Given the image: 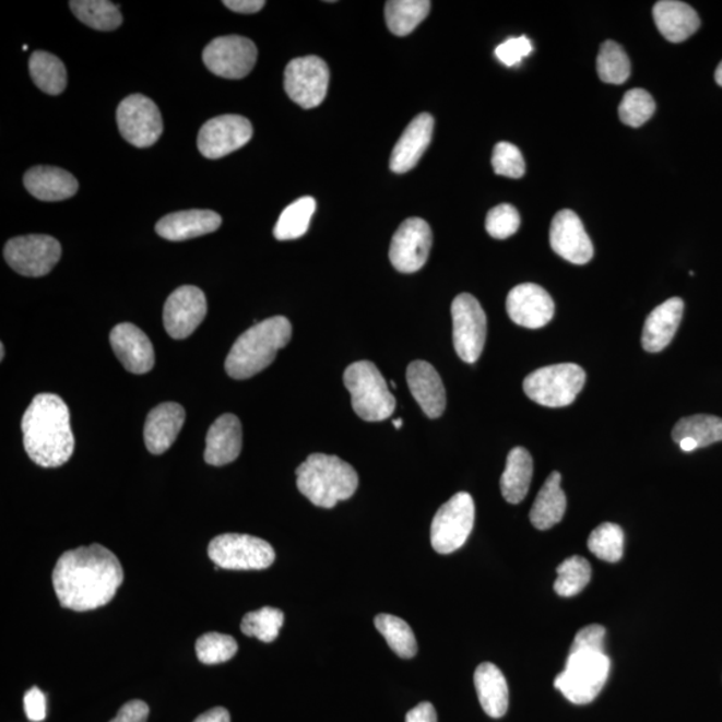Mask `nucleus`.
Here are the masks:
<instances>
[{
	"label": "nucleus",
	"instance_id": "obj_1",
	"mask_svg": "<svg viewBox=\"0 0 722 722\" xmlns=\"http://www.w3.org/2000/svg\"><path fill=\"white\" fill-rule=\"evenodd\" d=\"M122 582L121 563L99 543L63 553L52 571L59 604L74 612H91L109 604Z\"/></svg>",
	"mask_w": 722,
	"mask_h": 722
},
{
	"label": "nucleus",
	"instance_id": "obj_2",
	"mask_svg": "<svg viewBox=\"0 0 722 722\" xmlns=\"http://www.w3.org/2000/svg\"><path fill=\"white\" fill-rule=\"evenodd\" d=\"M22 433L27 455L40 467H61L73 455L75 439L70 411L61 396H35L23 415Z\"/></svg>",
	"mask_w": 722,
	"mask_h": 722
},
{
	"label": "nucleus",
	"instance_id": "obj_3",
	"mask_svg": "<svg viewBox=\"0 0 722 722\" xmlns=\"http://www.w3.org/2000/svg\"><path fill=\"white\" fill-rule=\"evenodd\" d=\"M292 326L284 316L261 321L236 340L225 360L230 378L246 380L264 371L277 352L291 342Z\"/></svg>",
	"mask_w": 722,
	"mask_h": 722
},
{
	"label": "nucleus",
	"instance_id": "obj_4",
	"mask_svg": "<svg viewBox=\"0 0 722 722\" xmlns=\"http://www.w3.org/2000/svg\"><path fill=\"white\" fill-rule=\"evenodd\" d=\"M298 490L315 506L332 509L359 486L354 467L335 455L312 453L296 470Z\"/></svg>",
	"mask_w": 722,
	"mask_h": 722
},
{
	"label": "nucleus",
	"instance_id": "obj_5",
	"mask_svg": "<svg viewBox=\"0 0 722 722\" xmlns=\"http://www.w3.org/2000/svg\"><path fill=\"white\" fill-rule=\"evenodd\" d=\"M344 384L351 393L352 407L363 421H386L396 409L383 375L371 362L351 364L344 372Z\"/></svg>",
	"mask_w": 722,
	"mask_h": 722
},
{
	"label": "nucleus",
	"instance_id": "obj_6",
	"mask_svg": "<svg viewBox=\"0 0 722 722\" xmlns=\"http://www.w3.org/2000/svg\"><path fill=\"white\" fill-rule=\"evenodd\" d=\"M611 672V660L605 653H570L563 673L555 678L554 686L568 700L584 706L601 694Z\"/></svg>",
	"mask_w": 722,
	"mask_h": 722
},
{
	"label": "nucleus",
	"instance_id": "obj_7",
	"mask_svg": "<svg viewBox=\"0 0 722 722\" xmlns=\"http://www.w3.org/2000/svg\"><path fill=\"white\" fill-rule=\"evenodd\" d=\"M587 374L577 364H555L530 374L523 381V390L534 403L559 409L575 402Z\"/></svg>",
	"mask_w": 722,
	"mask_h": 722
},
{
	"label": "nucleus",
	"instance_id": "obj_8",
	"mask_svg": "<svg viewBox=\"0 0 722 722\" xmlns=\"http://www.w3.org/2000/svg\"><path fill=\"white\" fill-rule=\"evenodd\" d=\"M208 554L214 565L226 570H264L276 559V553L267 541L236 533L213 538Z\"/></svg>",
	"mask_w": 722,
	"mask_h": 722
},
{
	"label": "nucleus",
	"instance_id": "obj_9",
	"mask_svg": "<svg viewBox=\"0 0 722 722\" xmlns=\"http://www.w3.org/2000/svg\"><path fill=\"white\" fill-rule=\"evenodd\" d=\"M475 522L474 499L459 493L440 507L431 524V545L439 554L459 551L469 540Z\"/></svg>",
	"mask_w": 722,
	"mask_h": 722
},
{
	"label": "nucleus",
	"instance_id": "obj_10",
	"mask_svg": "<svg viewBox=\"0 0 722 722\" xmlns=\"http://www.w3.org/2000/svg\"><path fill=\"white\" fill-rule=\"evenodd\" d=\"M453 347L461 359L474 364L485 348L487 318L480 301L473 295L455 297L451 307Z\"/></svg>",
	"mask_w": 722,
	"mask_h": 722
},
{
	"label": "nucleus",
	"instance_id": "obj_11",
	"mask_svg": "<svg viewBox=\"0 0 722 722\" xmlns=\"http://www.w3.org/2000/svg\"><path fill=\"white\" fill-rule=\"evenodd\" d=\"M61 256V244L46 235L11 238L4 247V259L8 264L26 277L46 276L58 264Z\"/></svg>",
	"mask_w": 722,
	"mask_h": 722
},
{
	"label": "nucleus",
	"instance_id": "obj_12",
	"mask_svg": "<svg viewBox=\"0 0 722 722\" xmlns=\"http://www.w3.org/2000/svg\"><path fill=\"white\" fill-rule=\"evenodd\" d=\"M117 123L119 133L135 147L154 145L164 130L158 106L142 94L129 95L119 104Z\"/></svg>",
	"mask_w": 722,
	"mask_h": 722
},
{
	"label": "nucleus",
	"instance_id": "obj_13",
	"mask_svg": "<svg viewBox=\"0 0 722 722\" xmlns=\"http://www.w3.org/2000/svg\"><path fill=\"white\" fill-rule=\"evenodd\" d=\"M330 86V69L319 57H301L291 61L285 69L284 87L288 97L304 109L323 103Z\"/></svg>",
	"mask_w": 722,
	"mask_h": 722
},
{
	"label": "nucleus",
	"instance_id": "obj_14",
	"mask_svg": "<svg viewBox=\"0 0 722 722\" xmlns=\"http://www.w3.org/2000/svg\"><path fill=\"white\" fill-rule=\"evenodd\" d=\"M209 71L226 80H241L253 70L258 49L252 40L240 35L213 39L202 52Z\"/></svg>",
	"mask_w": 722,
	"mask_h": 722
},
{
	"label": "nucleus",
	"instance_id": "obj_15",
	"mask_svg": "<svg viewBox=\"0 0 722 722\" xmlns=\"http://www.w3.org/2000/svg\"><path fill=\"white\" fill-rule=\"evenodd\" d=\"M252 135V123L246 117L220 116L204 123L197 139V146L205 158L218 159L246 146Z\"/></svg>",
	"mask_w": 722,
	"mask_h": 722
},
{
	"label": "nucleus",
	"instance_id": "obj_16",
	"mask_svg": "<svg viewBox=\"0 0 722 722\" xmlns=\"http://www.w3.org/2000/svg\"><path fill=\"white\" fill-rule=\"evenodd\" d=\"M433 247V232L425 220H405L392 237L390 260L395 270L415 273L425 267Z\"/></svg>",
	"mask_w": 722,
	"mask_h": 722
},
{
	"label": "nucleus",
	"instance_id": "obj_17",
	"mask_svg": "<svg viewBox=\"0 0 722 722\" xmlns=\"http://www.w3.org/2000/svg\"><path fill=\"white\" fill-rule=\"evenodd\" d=\"M206 312L204 292L193 285L180 286L165 303V330L171 339H187L204 321Z\"/></svg>",
	"mask_w": 722,
	"mask_h": 722
},
{
	"label": "nucleus",
	"instance_id": "obj_18",
	"mask_svg": "<svg viewBox=\"0 0 722 722\" xmlns=\"http://www.w3.org/2000/svg\"><path fill=\"white\" fill-rule=\"evenodd\" d=\"M551 244L555 253L571 264H588L593 259L592 240L580 217L570 209L555 214L551 228Z\"/></svg>",
	"mask_w": 722,
	"mask_h": 722
},
{
	"label": "nucleus",
	"instance_id": "obj_19",
	"mask_svg": "<svg viewBox=\"0 0 722 722\" xmlns=\"http://www.w3.org/2000/svg\"><path fill=\"white\" fill-rule=\"evenodd\" d=\"M507 313L516 324L538 330L551 323L555 304L547 291L536 284H521L510 291L506 301Z\"/></svg>",
	"mask_w": 722,
	"mask_h": 722
},
{
	"label": "nucleus",
	"instance_id": "obj_20",
	"mask_svg": "<svg viewBox=\"0 0 722 722\" xmlns=\"http://www.w3.org/2000/svg\"><path fill=\"white\" fill-rule=\"evenodd\" d=\"M110 344L129 372L142 375L152 371L155 363L153 344L139 327L130 323L116 326L110 333Z\"/></svg>",
	"mask_w": 722,
	"mask_h": 722
},
{
	"label": "nucleus",
	"instance_id": "obj_21",
	"mask_svg": "<svg viewBox=\"0 0 722 722\" xmlns=\"http://www.w3.org/2000/svg\"><path fill=\"white\" fill-rule=\"evenodd\" d=\"M433 133V116L422 113L413 119L393 149L390 161L391 170L402 175V173L414 169L431 143Z\"/></svg>",
	"mask_w": 722,
	"mask_h": 722
},
{
	"label": "nucleus",
	"instance_id": "obj_22",
	"mask_svg": "<svg viewBox=\"0 0 722 722\" xmlns=\"http://www.w3.org/2000/svg\"><path fill=\"white\" fill-rule=\"evenodd\" d=\"M407 383L423 413L431 419L443 415L447 404L446 390L431 364L423 360L411 363L407 368Z\"/></svg>",
	"mask_w": 722,
	"mask_h": 722
},
{
	"label": "nucleus",
	"instance_id": "obj_23",
	"mask_svg": "<svg viewBox=\"0 0 722 722\" xmlns=\"http://www.w3.org/2000/svg\"><path fill=\"white\" fill-rule=\"evenodd\" d=\"M182 405L168 402L157 405L147 415L143 439L149 452L161 455L170 449L177 440L185 423Z\"/></svg>",
	"mask_w": 722,
	"mask_h": 722
},
{
	"label": "nucleus",
	"instance_id": "obj_24",
	"mask_svg": "<svg viewBox=\"0 0 722 722\" xmlns=\"http://www.w3.org/2000/svg\"><path fill=\"white\" fill-rule=\"evenodd\" d=\"M242 450L241 422L236 415L220 416L206 435L205 462L211 465L235 462Z\"/></svg>",
	"mask_w": 722,
	"mask_h": 722
},
{
	"label": "nucleus",
	"instance_id": "obj_25",
	"mask_svg": "<svg viewBox=\"0 0 722 722\" xmlns=\"http://www.w3.org/2000/svg\"><path fill=\"white\" fill-rule=\"evenodd\" d=\"M223 218L213 211H184L168 214L155 225L158 236L169 241H187L190 238L209 235L216 232Z\"/></svg>",
	"mask_w": 722,
	"mask_h": 722
},
{
	"label": "nucleus",
	"instance_id": "obj_26",
	"mask_svg": "<svg viewBox=\"0 0 722 722\" xmlns=\"http://www.w3.org/2000/svg\"><path fill=\"white\" fill-rule=\"evenodd\" d=\"M684 301L679 297L670 298L648 316L642 331V347L648 352H661L671 344L682 323Z\"/></svg>",
	"mask_w": 722,
	"mask_h": 722
},
{
	"label": "nucleus",
	"instance_id": "obj_27",
	"mask_svg": "<svg viewBox=\"0 0 722 722\" xmlns=\"http://www.w3.org/2000/svg\"><path fill=\"white\" fill-rule=\"evenodd\" d=\"M23 181L35 199L49 202L68 200L80 188L73 175L56 166H34L27 170Z\"/></svg>",
	"mask_w": 722,
	"mask_h": 722
},
{
	"label": "nucleus",
	"instance_id": "obj_28",
	"mask_svg": "<svg viewBox=\"0 0 722 722\" xmlns=\"http://www.w3.org/2000/svg\"><path fill=\"white\" fill-rule=\"evenodd\" d=\"M653 17L660 33L673 44H679L694 35L700 27V17L689 4L677 0H661L655 3Z\"/></svg>",
	"mask_w": 722,
	"mask_h": 722
},
{
	"label": "nucleus",
	"instance_id": "obj_29",
	"mask_svg": "<svg viewBox=\"0 0 722 722\" xmlns=\"http://www.w3.org/2000/svg\"><path fill=\"white\" fill-rule=\"evenodd\" d=\"M474 683L486 714L493 719L504 718L509 709V686L499 667L492 662H483L476 667Z\"/></svg>",
	"mask_w": 722,
	"mask_h": 722
},
{
	"label": "nucleus",
	"instance_id": "obj_30",
	"mask_svg": "<svg viewBox=\"0 0 722 722\" xmlns=\"http://www.w3.org/2000/svg\"><path fill=\"white\" fill-rule=\"evenodd\" d=\"M560 481H563V476L554 471L542 486L533 509L530 511V521L535 529L548 530L563 521L568 500L560 487Z\"/></svg>",
	"mask_w": 722,
	"mask_h": 722
},
{
	"label": "nucleus",
	"instance_id": "obj_31",
	"mask_svg": "<svg viewBox=\"0 0 722 722\" xmlns=\"http://www.w3.org/2000/svg\"><path fill=\"white\" fill-rule=\"evenodd\" d=\"M534 464L530 452L523 447H516L507 457L506 469L500 477V490L507 502L521 504L529 493L533 480Z\"/></svg>",
	"mask_w": 722,
	"mask_h": 722
},
{
	"label": "nucleus",
	"instance_id": "obj_32",
	"mask_svg": "<svg viewBox=\"0 0 722 722\" xmlns=\"http://www.w3.org/2000/svg\"><path fill=\"white\" fill-rule=\"evenodd\" d=\"M28 69L35 86L46 94H61L68 86V71L61 59L51 52L34 51L29 57Z\"/></svg>",
	"mask_w": 722,
	"mask_h": 722
},
{
	"label": "nucleus",
	"instance_id": "obj_33",
	"mask_svg": "<svg viewBox=\"0 0 722 722\" xmlns=\"http://www.w3.org/2000/svg\"><path fill=\"white\" fill-rule=\"evenodd\" d=\"M431 2L428 0H392L386 3L388 28L398 37H405L426 20Z\"/></svg>",
	"mask_w": 722,
	"mask_h": 722
},
{
	"label": "nucleus",
	"instance_id": "obj_34",
	"mask_svg": "<svg viewBox=\"0 0 722 722\" xmlns=\"http://www.w3.org/2000/svg\"><path fill=\"white\" fill-rule=\"evenodd\" d=\"M315 211L313 197H301L294 204L286 206L274 226V237L279 241L296 240V238L303 237L309 228Z\"/></svg>",
	"mask_w": 722,
	"mask_h": 722
},
{
	"label": "nucleus",
	"instance_id": "obj_35",
	"mask_svg": "<svg viewBox=\"0 0 722 722\" xmlns=\"http://www.w3.org/2000/svg\"><path fill=\"white\" fill-rule=\"evenodd\" d=\"M70 9L78 20L98 32H113L122 25L121 11L107 0H73Z\"/></svg>",
	"mask_w": 722,
	"mask_h": 722
},
{
	"label": "nucleus",
	"instance_id": "obj_36",
	"mask_svg": "<svg viewBox=\"0 0 722 722\" xmlns=\"http://www.w3.org/2000/svg\"><path fill=\"white\" fill-rule=\"evenodd\" d=\"M673 440L679 443L685 438L694 439L698 449L722 440V419L712 415L684 417L674 426Z\"/></svg>",
	"mask_w": 722,
	"mask_h": 722
},
{
	"label": "nucleus",
	"instance_id": "obj_37",
	"mask_svg": "<svg viewBox=\"0 0 722 722\" xmlns=\"http://www.w3.org/2000/svg\"><path fill=\"white\" fill-rule=\"evenodd\" d=\"M375 626L399 658L405 660L415 658L417 653L416 638L413 629L404 619L391 616V614H379L375 618Z\"/></svg>",
	"mask_w": 722,
	"mask_h": 722
},
{
	"label": "nucleus",
	"instance_id": "obj_38",
	"mask_svg": "<svg viewBox=\"0 0 722 722\" xmlns=\"http://www.w3.org/2000/svg\"><path fill=\"white\" fill-rule=\"evenodd\" d=\"M557 572L558 578L554 583V590L555 593L565 596V599L580 594L592 580V568H590L588 559L580 557V555H572V557L564 560L558 566Z\"/></svg>",
	"mask_w": 722,
	"mask_h": 722
},
{
	"label": "nucleus",
	"instance_id": "obj_39",
	"mask_svg": "<svg viewBox=\"0 0 722 722\" xmlns=\"http://www.w3.org/2000/svg\"><path fill=\"white\" fill-rule=\"evenodd\" d=\"M630 69V59L623 47L613 40L602 44L599 58H596V71L602 81L612 83V85H620L628 81Z\"/></svg>",
	"mask_w": 722,
	"mask_h": 722
},
{
	"label": "nucleus",
	"instance_id": "obj_40",
	"mask_svg": "<svg viewBox=\"0 0 722 722\" xmlns=\"http://www.w3.org/2000/svg\"><path fill=\"white\" fill-rule=\"evenodd\" d=\"M284 625V613L280 608L265 606L250 612L242 618L241 630L248 637L262 642H273Z\"/></svg>",
	"mask_w": 722,
	"mask_h": 722
},
{
	"label": "nucleus",
	"instance_id": "obj_41",
	"mask_svg": "<svg viewBox=\"0 0 722 722\" xmlns=\"http://www.w3.org/2000/svg\"><path fill=\"white\" fill-rule=\"evenodd\" d=\"M624 530L616 523H602L588 541L589 551L605 563L616 564L624 554Z\"/></svg>",
	"mask_w": 722,
	"mask_h": 722
},
{
	"label": "nucleus",
	"instance_id": "obj_42",
	"mask_svg": "<svg viewBox=\"0 0 722 722\" xmlns=\"http://www.w3.org/2000/svg\"><path fill=\"white\" fill-rule=\"evenodd\" d=\"M235 638L221 632H206L196 642V654L202 664L217 665L235 658L237 653Z\"/></svg>",
	"mask_w": 722,
	"mask_h": 722
},
{
	"label": "nucleus",
	"instance_id": "obj_43",
	"mask_svg": "<svg viewBox=\"0 0 722 722\" xmlns=\"http://www.w3.org/2000/svg\"><path fill=\"white\" fill-rule=\"evenodd\" d=\"M655 103L643 88H632L625 94L623 103L618 107L620 121L630 128H640L653 117Z\"/></svg>",
	"mask_w": 722,
	"mask_h": 722
},
{
	"label": "nucleus",
	"instance_id": "obj_44",
	"mask_svg": "<svg viewBox=\"0 0 722 722\" xmlns=\"http://www.w3.org/2000/svg\"><path fill=\"white\" fill-rule=\"evenodd\" d=\"M519 226H521V216L512 205L500 204L487 214L486 229L488 235L497 240H506L516 235Z\"/></svg>",
	"mask_w": 722,
	"mask_h": 722
},
{
	"label": "nucleus",
	"instance_id": "obj_45",
	"mask_svg": "<svg viewBox=\"0 0 722 722\" xmlns=\"http://www.w3.org/2000/svg\"><path fill=\"white\" fill-rule=\"evenodd\" d=\"M493 168L498 176L521 178L526 171V164L516 145L510 142H499L494 147Z\"/></svg>",
	"mask_w": 722,
	"mask_h": 722
},
{
	"label": "nucleus",
	"instance_id": "obj_46",
	"mask_svg": "<svg viewBox=\"0 0 722 722\" xmlns=\"http://www.w3.org/2000/svg\"><path fill=\"white\" fill-rule=\"evenodd\" d=\"M606 629L601 625H590L578 632L570 653H604Z\"/></svg>",
	"mask_w": 722,
	"mask_h": 722
},
{
	"label": "nucleus",
	"instance_id": "obj_47",
	"mask_svg": "<svg viewBox=\"0 0 722 722\" xmlns=\"http://www.w3.org/2000/svg\"><path fill=\"white\" fill-rule=\"evenodd\" d=\"M533 52V44L528 37L510 38L497 47L495 56L506 66L512 68L522 62L523 58Z\"/></svg>",
	"mask_w": 722,
	"mask_h": 722
},
{
	"label": "nucleus",
	"instance_id": "obj_48",
	"mask_svg": "<svg viewBox=\"0 0 722 722\" xmlns=\"http://www.w3.org/2000/svg\"><path fill=\"white\" fill-rule=\"evenodd\" d=\"M25 712L29 721L40 722L46 719V697L37 686L26 691Z\"/></svg>",
	"mask_w": 722,
	"mask_h": 722
},
{
	"label": "nucleus",
	"instance_id": "obj_49",
	"mask_svg": "<svg viewBox=\"0 0 722 722\" xmlns=\"http://www.w3.org/2000/svg\"><path fill=\"white\" fill-rule=\"evenodd\" d=\"M147 703L141 700H133L125 703L116 718L110 722H146L149 718Z\"/></svg>",
	"mask_w": 722,
	"mask_h": 722
},
{
	"label": "nucleus",
	"instance_id": "obj_50",
	"mask_svg": "<svg viewBox=\"0 0 722 722\" xmlns=\"http://www.w3.org/2000/svg\"><path fill=\"white\" fill-rule=\"evenodd\" d=\"M405 722H438L437 710L433 703L422 702L405 715Z\"/></svg>",
	"mask_w": 722,
	"mask_h": 722
},
{
	"label": "nucleus",
	"instance_id": "obj_51",
	"mask_svg": "<svg viewBox=\"0 0 722 722\" xmlns=\"http://www.w3.org/2000/svg\"><path fill=\"white\" fill-rule=\"evenodd\" d=\"M223 4L235 13L256 14L264 8L265 2L264 0H225Z\"/></svg>",
	"mask_w": 722,
	"mask_h": 722
},
{
	"label": "nucleus",
	"instance_id": "obj_52",
	"mask_svg": "<svg viewBox=\"0 0 722 722\" xmlns=\"http://www.w3.org/2000/svg\"><path fill=\"white\" fill-rule=\"evenodd\" d=\"M194 722H230V714L225 708H213L202 713Z\"/></svg>",
	"mask_w": 722,
	"mask_h": 722
},
{
	"label": "nucleus",
	"instance_id": "obj_53",
	"mask_svg": "<svg viewBox=\"0 0 722 722\" xmlns=\"http://www.w3.org/2000/svg\"><path fill=\"white\" fill-rule=\"evenodd\" d=\"M679 447H682V450L685 452H691L698 449L697 443L694 439L690 438H685L682 441H679Z\"/></svg>",
	"mask_w": 722,
	"mask_h": 722
},
{
	"label": "nucleus",
	"instance_id": "obj_54",
	"mask_svg": "<svg viewBox=\"0 0 722 722\" xmlns=\"http://www.w3.org/2000/svg\"><path fill=\"white\" fill-rule=\"evenodd\" d=\"M715 82L719 83V85L722 87V62L719 64L718 70H715Z\"/></svg>",
	"mask_w": 722,
	"mask_h": 722
},
{
	"label": "nucleus",
	"instance_id": "obj_55",
	"mask_svg": "<svg viewBox=\"0 0 722 722\" xmlns=\"http://www.w3.org/2000/svg\"><path fill=\"white\" fill-rule=\"evenodd\" d=\"M393 427H395L396 429L402 428L403 427V421L402 419L393 421Z\"/></svg>",
	"mask_w": 722,
	"mask_h": 722
},
{
	"label": "nucleus",
	"instance_id": "obj_56",
	"mask_svg": "<svg viewBox=\"0 0 722 722\" xmlns=\"http://www.w3.org/2000/svg\"><path fill=\"white\" fill-rule=\"evenodd\" d=\"M4 352H5L4 351V345L2 344V345H0V355H2V356H0V359H2V360L4 359Z\"/></svg>",
	"mask_w": 722,
	"mask_h": 722
}]
</instances>
